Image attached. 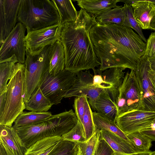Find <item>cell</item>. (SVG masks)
Returning a JSON list of instances; mask_svg holds the SVG:
<instances>
[{"mask_svg": "<svg viewBox=\"0 0 155 155\" xmlns=\"http://www.w3.org/2000/svg\"><path fill=\"white\" fill-rule=\"evenodd\" d=\"M100 138V130L96 129L85 141L77 143L76 155H94Z\"/></svg>", "mask_w": 155, "mask_h": 155, "instance_id": "obj_30", "label": "cell"}, {"mask_svg": "<svg viewBox=\"0 0 155 155\" xmlns=\"http://www.w3.org/2000/svg\"><path fill=\"white\" fill-rule=\"evenodd\" d=\"M58 10L60 18V23L63 25L66 22L75 21L78 14L70 0H52Z\"/></svg>", "mask_w": 155, "mask_h": 155, "instance_id": "obj_23", "label": "cell"}, {"mask_svg": "<svg viewBox=\"0 0 155 155\" xmlns=\"http://www.w3.org/2000/svg\"><path fill=\"white\" fill-rule=\"evenodd\" d=\"M154 151L150 150L145 152L135 153L130 154H124L115 153L114 155H152Z\"/></svg>", "mask_w": 155, "mask_h": 155, "instance_id": "obj_39", "label": "cell"}, {"mask_svg": "<svg viewBox=\"0 0 155 155\" xmlns=\"http://www.w3.org/2000/svg\"><path fill=\"white\" fill-rule=\"evenodd\" d=\"M21 0H0V45L16 25Z\"/></svg>", "mask_w": 155, "mask_h": 155, "instance_id": "obj_15", "label": "cell"}, {"mask_svg": "<svg viewBox=\"0 0 155 155\" xmlns=\"http://www.w3.org/2000/svg\"><path fill=\"white\" fill-rule=\"evenodd\" d=\"M76 20L62 25L59 40L64 49V69L76 74L101 65L91 39V29L96 16L81 8Z\"/></svg>", "mask_w": 155, "mask_h": 155, "instance_id": "obj_2", "label": "cell"}, {"mask_svg": "<svg viewBox=\"0 0 155 155\" xmlns=\"http://www.w3.org/2000/svg\"><path fill=\"white\" fill-rule=\"evenodd\" d=\"M115 152L104 139L100 138L94 155H114Z\"/></svg>", "mask_w": 155, "mask_h": 155, "instance_id": "obj_35", "label": "cell"}, {"mask_svg": "<svg viewBox=\"0 0 155 155\" xmlns=\"http://www.w3.org/2000/svg\"><path fill=\"white\" fill-rule=\"evenodd\" d=\"M92 113L87 100L85 103L84 110L76 116L78 120L80 122L83 127L86 140L89 138L96 131Z\"/></svg>", "mask_w": 155, "mask_h": 155, "instance_id": "obj_28", "label": "cell"}, {"mask_svg": "<svg viewBox=\"0 0 155 155\" xmlns=\"http://www.w3.org/2000/svg\"><path fill=\"white\" fill-rule=\"evenodd\" d=\"M126 18L124 7L117 5L96 16L97 24L104 25L110 23L123 25Z\"/></svg>", "mask_w": 155, "mask_h": 155, "instance_id": "obj_24", "label": "cell"}, {"mask_svg": "<svg viewBox=\"0 0 155 155\" xmlns=\"http://www.w3.org/2000/svg\"><path fill=\"white\" fill-rule=\"evenodd\" d=\"M50 45L45 47L38 54L26 53L25 65L24 102H26L39 87L41 79L48 70Z\"/></svg>", "mask_w": 155, "mask_h": 155, "instance_id": "obj_6", "label": "cell"}, {"mask_svg": "<svg viewBox=\"0 0 155 155\" xmlns=\"http://www.w3.org/2000/svg\"><path fill=\"white\" fill-rule=\"evenodd\" d=\"M25 104L26 109L38 112H47L53 105L39 87Z\"/></svg>", "mask_w": 155, "mask_h": 155, "instance_id": "obj_25", "label": "cell"}, {"mask_svg": "<svg viewBox=\"0 0 155 155\" xmlns=\"http://www.w3.org/2000/svg\"><path fill=\"white\" fill-rule=\"evenodd\" d=\"M27 149L14 127L0 125V155H25Z\"/></svg>", "mask_w": 155, "mask_h": 155, "instance_id": "obj_16", "label": "cell"}, {"mask_svg": "<svg viewBox=\"0 0 155 155\" xmlns=\"http://www.w3.org/2000/svg\"><path fill=\"white\" fill-rule=\"evenodd\" d=\"M142 134L150 137L152 141L155 142V129L150 128L142 130L140 131Z\"/></svg>", "mask_w": 155, "mask_h": 155, "instance_id": "obj_37", "label": "cell"}, {"mask_svg": "<svg viewBox=\"0 0 155 155\" xmlns=\"http://www.w3.org/2000/svg\"><path fill=\"white\" fill-rule=\"evenodd\" d=\"M93 109L102 116L116 122L117 117L116 105L106 92L100 94Z\"/></svg>", "mask_w": 155, "mask_h": 155, "instance_id": "obj_19", "label": "cell"}, {"mask_svg": "<svg viewBox=\"0 0 155 155\" xmlns=\"http://www.w3.org/2000/svg\"><path fill=\"white\" fill-rule=\"evenodd\" d=\"M17 21L28 32L59 23L60 18L52 0H21Z\"/></svg>", "mask_w": 155, "mask_h": 155, "instance_id": "obj_5", "label": "cell"}, {"mask_svg": "<svg viewBox=\"0 0 155 155\" xmlns=\"http://www.w3.org/2000/svg\"><path fill=\"white\" fill-rule=\"evenodd\" d=\"M16 59L0 63V94L5 91L7 82L11 77Z\"/></svg>", "mask_w": 155, "mask_h": 155, "instance_id": "obj_31", "label": "cell"}, {"mask_svg": "<svg viewBox=\"0 0 155 155\" xmlns=\"http://www.w3.org/2000/svg\"><path fill=\"white\" fill-rule=\"evenodd\" d=\"M143 56L148 59L155 58V31L151 33L147 40L145 53Z\"/></svg>", "mask_w": 155, "mask_h": 155, "instance_id": "obj_36", "label": "cell"}, {"mask_svg": "<svg viewBox=\"0 0 155 155\" xmlns=\"http://www.w3.org/2000/svg\"><path fill=\"white\" fill-rule=\"evenodd\" d=\"M150 128L152 129H155V118Z\"/></svg>", "mask_w": 155, "mask_h": 155, "instance_id": "obj_42", "label": "cell"}, {"mask_svg": "<svg viewBox=\"0 0 155 155\" xmlns=\"http://www.w3.org/2000/svg\"><path fill=\"white\" fill-rule=\"evenodd\" d=\"M150 26L152 30L155 31V17L152 21L150 24Z\"/></svg>", "mask_w": 155, "mask_h": 155, "instance_id": "obj_41", "label": "cell"}, {"mask_svg": "<svg viewBox=\"0 0 155 155\" xmlns=\"http://www.w3.org/2000/svg\"><path fill=\"white\" fill-rule=\"evenodd\" d=\"M90 35L102 71L114 67L135 71L145 53L146 43L132 29L123 25L97 23Z\"/></svg>", "mask_w": 155, "mask_h": 155, "instance_id": "obj_1", "label": "cell"}, {"mask_svg": "<svg viewBox=\"0 0 155 155\" xmlns=\"http://www.w3.org/2000/svg\"><path fill=\"white\" fill-rule=\"evenodd\" d=\"M62 25L60 23L27 32L25 38L26 53L31 55L40 53L46 46L59 40Z\"/></svg>", "mask_w": 155, "mask_h": 155, "instance_id": "obj_11", "label": "cell"}, {"mask_svg": "<svg viewBox=\"0 0 155 155\" xmlns=\"http://www.w3.org/2000/svg\"><path fill=\"white\" fill-rule=\"evenodd\" d=\"M152 155H155V151H154V153Z\"/></svg>", "mask_w": 155, "mask_h": 155, "instance_id": "obj_43", "label": "cell"}, {"mask_svg": "<svg viewBox=\"0 0 155 155\" xmlns=\"http://www.w3.org/2000/svg\"><path fill=\"white\" fill-rule=\"evenodd\" d=\"M148 59L151 63V68L155 71V58H150Z\"/></svg>", "mask_w": 155, "mask_h": 155, "instance_id": "obj_40", "label": "cell"}, {"mask_svg": "<svg viewBox=\"0 0 155 155\" xmlns=\"http://www.w3.org/2000/svg\"><path fill=\"white\" fill-rule=\"evenodd\" d=\"M78 5L89 13L96 16L116 7L120 0H76Z\"/></svg>", "mask_w": 155, "mask_h": 155, "instance_id": "obj_21", "label": "cell"}, {"mask_svg": "<svg viewBox=\"0 0 155 155\" xmlns=\"http://www.w3.org/2000/svg\"><path fill=\"white\" fill-rule=\"evenodd\" d=\"M78 120L72 109L52 115L39 123L15 128L24 143L28 148L38 141L54 136L61 137L73 129Z\"/></svg>", "mask_w": 155, "mask_h": 155, "instance_id": "obj_4", "label": "cell"}, {"mask_svg": "<svg viewBox=\"0 0 155 155\" xmlns=\"http://www.w3.org/2000/svg\"><path fill=\"white\" fill-rule=\"evenodd\" d=\"M76 74L64 69L51 74L48 71L43 76L39 87L52 105H57L73 85Z\"/></svg>", "mask_w": 155, "mask_h": 155, "instance_id": "obj_7", "label": "cell"}, {"mask_svg": "<svg viewBox=\"0 0 155 155\" xmlns=\"http://www.w3.org/2000/svg\"><path fill=\"white\" fill-rule=\"evenodd\" d=\"M52 116L51 113L48 111L23 112L17 117L12 127L17 128L36 124L46 120Z\"/></svg>", "mask_w": 155, "mask_h": 155, "instance_id": "obj_26", "label": "cell"}, {"mask_svg": "<svg viewBox=\"0 0 155 155\" xmlns=\"http://www.w3.org/2000/svg\"><path fill=\"white\" fill-rule=\"evenodd\" d=\"M92 115L96 130L110 131L131 143L127 134L121 130L115 122L102 116L96 111L93 112Z\"/></svg>", "mask_w": 155, "mask_h": 155, "instance_id": "obj_27", "label": "cell"}, {"mask_svg": "<svg viewBox=\"0 0 155 155\" xmlns=\"http://www.w3.org/2000/svg\"><path fill=\"white\" fill-rule=\"evenodd\" d=\"M61 137L62 140L76 143L83 142L86 140L83 127L78 120L76 126L73 129Z\"/></svg>", "mask_w": 155, "mask_h": 155, "instance_id": "obj_33", "label": "cell"}, {"mask_svg": "<svg viewBox=\"0 0 155 155\" xmlns=\"http://www.w3.org/2000/svg\"><path fill=\"white\" fill-rule=\"evenodd\" d=\"M148 74L150 80L155 89V71L152 69L151 66L148 70Z\"/></svg>", "mask_w": 155, "mask_h": 155, "instance_id": "obj_38", "label": "cell"}, {"mask_svg": "<svg viewBox=\"0 0 155 155\" xmlns=\"http://www.w3.org/2000/svg\"></svg>", "mask_w": 155, "mask_h": 155, "instance_id": "obj_44", "label": "cell"}, {"mask_svg": "<svg viewBox=\"0 0 155 155\" xmlns=\"http://www.w3.org/2000/svg\"><path fill=\"white\" fill-rule=\"evenodd\" d=\"M77 143L62 140L48 155H76Z\"/></svg>", "mask_w": 155, "mask_h": 155, "instance_id": "obj_32", "label": "cell"}, {"mask_svg": "<svg viewBox=\"0 0 155 155\" xmlns=\"http://www.w3.org/2000/svg\"><path fill=\"white\" fill-rule=\"evenodd\" d=\"M155 118V112L135 110L118 116L116 123L126 134L150 128Z\"/></svg>", "mask_w": 155, "mask_h": 155, "instance_id": "obj_13", "label": "cell"}, {"mask_svg": "<svg viewBox=\"0 0 155 155\" xmlns=\"http://www.w3.org/2000/svg\"><path fill=\"white\" fill-rule=\"evenodd\" d=\"M125 69L121 68H111L102 71L99 68L93 70V84L96 87L103 89L115 104L119 89L124 77Z\"/></svg>", "mask_w": 155, "mask_h": 155, "instance_id": "obj_12", "label": "cell"}, {"mask_svg": "<svg viewBox=\"0 0 155 155\" xmlns=\"http://www.w3.org/2000/svg\"><path fill=\"white\" fill-rule=\"evenodd\" d=\"M93 76L87 70L85 71H81L77 73L74 84L64 97L85 96L89 98V103L93 109L100 94L106 92L105 90L93 85Z\"/></svg>", "mask_w": 155, "mask_h": 155, "instance_id": "obj_14", "label": "cell"}, {"mask_svg": "<svg viewBox=\"0 0 155 155\" xmlns=\"http://www.w3.org/2000/svg\"><path fill=\"white\" fill-rule=\"evenodd\" d=\"M26 28L21 23L16 25L0 45V63L16 59L24 64L25 60V38Z\"/></svg>", "mask_w": 155, "mask_h": 155, "instance_id": "obj_9", "label": "cell"}, {"mask_svg": "<svg viewBox=\"0 0 155 155\" xmlns=\"http://www.w3.org/2000/svg\"><path fill=\"white\" fill-rule=\"evenodd\" d=\"M61 140L58 136L41 139L29 147L25 155H48Z\"/></svg>", "mask_w": 155, "mask_h": 155, "instance_id": "obj_22", "label": "cell"}, {"mask_svg": "<svg viewBox=\"0 0 155 155\" xmlns=\"http://www.w3.org/2000/svg\"><path fill=\"white\" fill-rule=\"evenodd\" d=\"M151 66L148 59L143 56L137 63L135 70L141 96L137 110L155 112V89L148 74V70Z\"/></svg>", "mask_w": 155, "mask_h": 155, "instance_id": "obj_10", "label": "cell"}, {"mask_svg": "<svg viewBox=\"0 0 155 155\" xmlns=\"http://www.w3.org/2000/svg\"><path fill=\"white\" fill-rule=\"evenodd\" d=\"M131 143L134 147L136 153L149 151L152 146L151 139L140 132L127 134Z\"/></svg>", "mask_w": 155, "mask_h": 155, "instance_id": "obj_29", "label": "cell"}, {"mask_svg": "<svg viewBox=\"0 0 155 155\" xmlns=\"http://www.w3.org/2000/svg\"><path fill=\"white\" fill-rule=\"evenodd\" d=\"M141 99V92L134 70L125 75L115 102L117 117L126 112L137 109Z\"/></svg>", "mask_w": 155, "mask_h": 155, "instance_id": "obj_8", "label": "cell"}, {"mask_svg": "<svg viewBox=\"0 0 155 155\" xmlns=\"http://www.w3.org/2000/svg\"><path fill=\"white\" fill-rule=\"evenodd\" d=\"M100 138L104 140L115 153L124 154L136 153L131 143L110 131L100 130Z\"/></svg>", "mask_w": 155, "mask_h": 155, "instance_id": "obj_18", "label": "cell"}, {"mask_svg": "<svg viewBox=\"0 0 155 155\" xmlns=\"http://www.w3.org/2000/svg\"><path fill=\"white\" fill-rule=\"evenodd\" d=\"M25 65L16 63L5 91L0 94V125L12 127L25 109Z\"/></svg>", "mask_w": 155, "mask_h": 155, "instance_id": "obj_3", "label": "cell"}, {"mask_svg": "<svg viewBox=\"0 0 155 155\" xmlns=\"http://www.w3.org/2000/svg\"><path fill=\"white\" fill-rule=\"evenodd\" d=\"M131 5L134 17L141 29L152 30L150 24L155 17V5L149 0H134Z\"/></svg>", "mask_w": 155, "mask_h": 155, "instance_id": "obj_17", "label": "cell"}, {"mask_svg": "<svg viewBox=\"0 0 155 155\" xmlns=\"http://www.w3.org/2000/svg\"><path fill=\"white\" fill-rule=\"evenodd\" d=\"M49 56L48 71L50 74H56L64 69L65 61L64 49L60 40L50 45Z\"/></svg>", "mask_w": 155, "mask_h": 155, "instance_id": "obj_20", "label": "cell"}, {"mask_svg": "<svg viewBox=\"0 0 155 155\" xmlns=\"http://www.w3.org/2000/svg\"><path fill=\"white\" fill-rule=\"evenodd\" d=\"M123 7L130 28L134 29L143 41L146 43L147 40L143 33L141 28L134 17L133 9L131 5L125 3Z\"/></svg>", "mask_w": 155, "mask_h": 155, "instance_id": "obj_34", "label": "cell"}]
</instances>
